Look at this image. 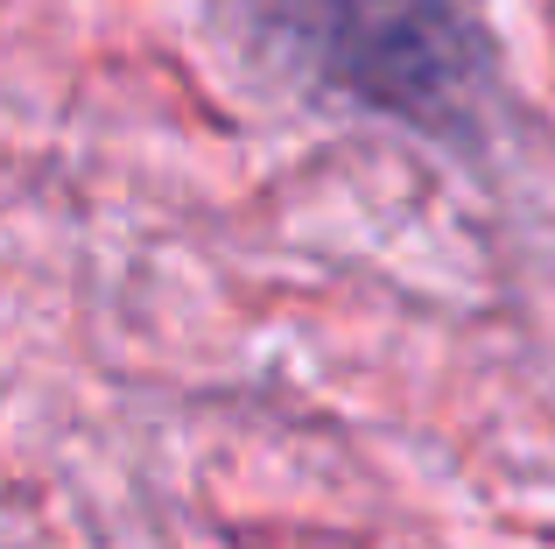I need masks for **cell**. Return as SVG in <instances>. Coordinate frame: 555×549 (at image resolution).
Returning <instances> with one entry per match:
<instances>
[{
	"instance_id": "1",
	"label": "cell",
	"mask_w": 555,
	"mask_h": 549,
	"mask_svg": "<svg viewBox=\"0 0 555 549\" xmlns=\"http://www.w3.org/2000/svg\"><path fill=\"white\" fill-rule=\"evenodd\" d=\"M352 99L415 120L422 135H472L486 56L450 0H260Z\"/></svg>"
}]
</instances>
